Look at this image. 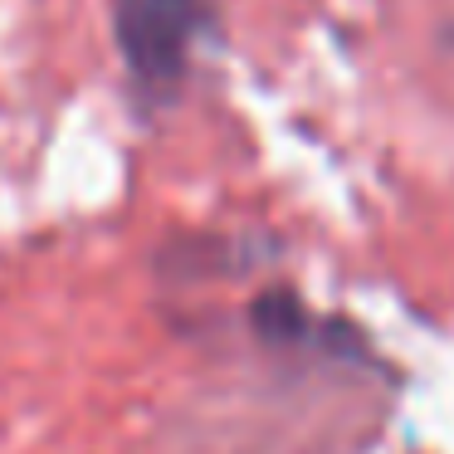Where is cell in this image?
<instances>
[{"instance_id": "6da1fadb", "label": "cell", "mask_w": 454, "mask_h": 454, "mask_svg": "<svg viewBox=\"0 0 454 454\" xmlns=\"http://www.w3.org/2000/svg\"><path fill=\"white\" fill-rule=\"evenodd\" d=\"M215 20V0H118L113 35L132 74V89L147 103L176 98L196 44Z\"/></svg>"}]
</instances>
